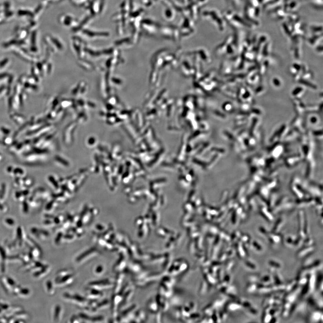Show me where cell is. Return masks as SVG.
<instances>
[{
  "instance_id": "6da1fadb",
  "label": "cell",
  "mask_w": 323,
  "mask_h": 323,
  "mask_svg": "<svg viewBox=\"0 0 323 323\" xmlns=\"http://www.w3.org/2000/svg\"><path fill=\"white\" fill-rule=\"evenodd\" d=\"M20 15H31V13L28 11H20L19 12Z\"/></svg>"
}]
</instances>
